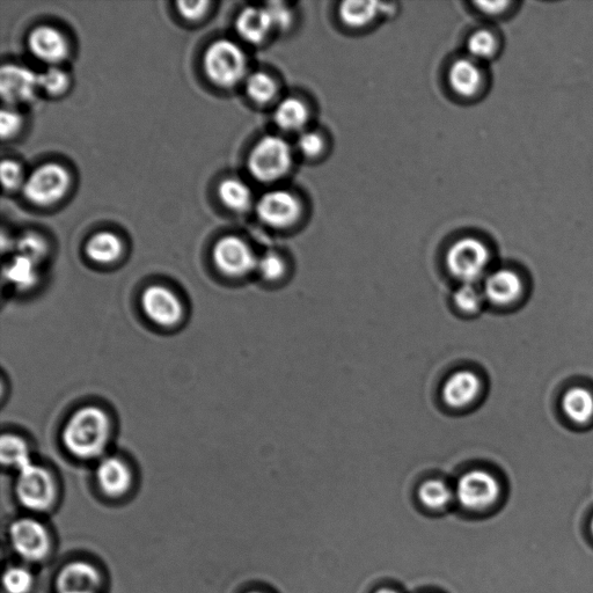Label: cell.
<instances>
[{
	"instance_id": "cell-24",
	"label": "cell",
	"mask_w": 593,
	"mask_h": 593,
	"mask_svg": "<svg viewBox=\"0 0 593 593\" xmlns=\"http://www.w3.org/2000/svg\"><path fill=\"white\" fill-rule=\"evenodd\" d=\"M219 199L226 208L234 212H246L253 203V193L245 182L238 179H226L218 187Z\"/></svg>"
},
{
	"instance_id": "cell-17",
	"label": "cell",
	"mask_w": 593,
	"mask_h": 593,
	"mask_svg": "<svg viewBox=\"0 0 593 593\" xmlns=\"http://www.w3.org/2000/svg\"><path fill=\"white\" fill-rule=\"evenodd\" d=\"M97 481L100 489L108 496L119 497L128 492L133 483V473L126 461L117 457H107L97 468Z\"/></svg>"
},
{
	"instance_id": "cell-7",
	"label": "cell",
	"mask_w": 593,
	"mask_h": 593,
	"mask_svg": "<svg viewBox=\"0 0 593 593\" xmlns=\"http://www.w3.org/2000/svg\"><path fill=\"white\" fill-rule=\"evenodd\" d=\"M500 496V483L489 472L474 470L461 475L457 481L455 499L467 510H486L492 507Z\"/></svg>"
},
{
	"instance_id": "cell-15",
	"label": "cell",
	"mask_w": 593,
	"mask_h": 593,
	"mask_svg": "<svg viewBox=\"0 0 593 593\" xmlns=\"http://www.w3.org/2000/svg\"><path fill=\"white\" fill-rule=\"evenodd\" d=\"M100 588L98 569L83 561L69 563L56 580L57 593H99Z\"/></svg>"
},
{
	"instance_id": "cell-39",
	"label": "cell",
	"mask_w": 593,
	"mask_h": 593,
	"mask_svg": "<svg viewBox=\"0 0 593 593\" xmlns=\"http://www.w3.org/2000/svg\"><path fill=\"white\" fill-rule=\"evenodd\" d=\"M210 4L208 0H200V2H186V0H183V2L178 3V11L187 20H199L206 16Z\"/></svg>"
},
{
	"instance_id": "cell-33",
	"label": "cell",
	"mask_w": 593,
	"mask_h": 593,
	"mask_svg": "<svg viewBox=\"0 0 593 593\" xmlns=\"http://www.w3.org/2000/svg\"><path fill=\"white\" fill-rule=\"evenodd\" d=\"M259 274L268 282L280 281L287 273V265L280 255L274 252H268L262 255L258 260V266H256Z\"/></svg>"
},
{
	"instance_id": "cell-10",
	"label": "cell",
	"mask_w": 593,
	"mask_h": 593,
	"mask_svg": "<svg viewBox=\"0 0 593 593\" xmlns=\"http://www.w3.org/2000/svg\"><path fill=\"white\" fill-rule=\"evenodd\" d=\"M302 206L288 190L275 189L263 195L256 204L260 221L275 229L288 228L298 221Z\"/></svg>"
},
{
	"instance_id": "cell-30",
	"label": "cell",
	"mask_w": 593,
	"mask_h": 593,
	"mask_svg": "<svg viewBox=\"0 0 593 593\" xmlns=\"http://www.w3.org/2000/svg\"><path fill=\"white\" fill-rule=\"evenodd\" d=\"M485 299L482 289L478 288L475 283L461 284L453 295L455 305L466 314L479 312Z\"/></svg>"
},
{
	"instance_id": "cell-3",
	"label": "cell",
	"mask_w": 593,
	"mask_h": 593,
	"mask_svg": "<svg viewBox=\"0 0 593 593\" xmlns=\"http://www.w3.org/2000/svg\"><path fill=\"white\" fill-rule=\"evenodd\" d=\"M292 165V150L282 137L268 135L254 145L248 170L260 182H274L287 174Z\"/></svg>"
},
{
	"instance_id": "cell-9",
	"label": "cell",
	"mask_w": 593,
	"mask_h": 593,
	"mask_svg": "<svg viewBox=\"0 0 593 593\" xmlns=\"http://www.w3.org/2000/svg\"><path fill=\"white\" fill-rule=\"evenodd\" d=\"M142 310L153 324L161 327L178 326L185 317L181 299L164 285H151L143 291Z\"/></svg>"
},
{
	"instance_id": "cell-14",
	"label": "cell",
	"mask_w": 593,
	"mask_h": 593,
	"mask_svg": "<svg viewBox=\"0 0 593 593\" xmlns=\"http://www.w3.org/2000/svg\"><path fill=\"white\" fill-rule=\"evenodd\" d=\"M481 379L471 370H460L446 379L442 388L444 404L452 409L470 407L481 393Z\"/></svg>"
},
{
	"instance_id": "cell-28",
	"label": "cell",
	"mask_w": 593,
	"mask_h": 593,
	"mask_svg": "<svg viewBox=\"0 0 593 593\" xmlns=\"http://www.w3.org/2000/svg\"><path fill=\"white\" fill-rule=\"evenodd\" d=\"M245 90L247 97L256 104H268L277 94L275 80L265 72H254L246 78Z\"/></svg>"
},
{
	"instance_id": "cell-13",
	"label": "cell",
	"mask_w": 593,
	"mask_h": 593,
	"mask_svg": "<svg viewBox=\"0 0 593 593\" xmlns=\"http://www.w3.org/2000/svg\"><path fill=\"white\" fill-rule=\"evenodd\" d=\"M29 51L39 61L50 67H57L69 56V45L65 36L51 26L35 27L28 36Z\"/></svg>"
},
{
	"instance_id": "cell-41",
	"label": "cell",
	"mask_w": 593,
	"mask_h": 593,
	"mask_svg": "<svg viewBox=\"0 0 593 593\" xmlns=\"http://www.w3.org/2000/svg\"><path fill=\"white\" fill-rule=\"evenodd\" d=\"M376 593H398L397 591L390 590V589H382L378 590Z\"/></svg>"
},
{
	"instance_id": "cell-18",
	"label": "cell",
	"mask_w": 593,
	"mask_h": 593,
	"mask_svg": "<svg viewBox=\"0 0 593 593\" xmlns=\"http://www.w3.org/2000/svg\"><path fill=\"white\" fill-rule=\"evenodd\" d=\"M236 29L241 39L252 45H260L275 31L267 7L250 6L240 12Z\"/></svg>"
},
{
	"instance_id": "cell-12",
	"label": "cell",
	"mask_w": 593,
	"mask_h": 593,
	"mask_svg": "<svg viewBox=\"0 0 593 593\" xmlns=\"http://www.w3.org/2000/svg\"><path fill=\"white\" fill-rule=\"evenodd\" d=\"M11 544L16 552L28 561H39L49 551V537L45 526L24 518L14 522L10 529Z\"/></svg>"
},
{
	"instance_id": "cell-31",
	"label": "cell",
	"mask_w": 593,
	"mask_h": 593,
	"mask_svg": "<svg viewBox=\"0 0 593 593\" xmlns=\"http://www.w3.org/2000/svg\"><path fill=\"white\" fill-rule=\"evenodd\" d=\"M69 85L68 73L58 67H49L39 75V89L53 97L67 92Z\"/></svg>"
},
{
	"instance_id": "cell-34",
	"label": "cell",
	"mask_w": 593,
	"mask_h": 593,
	"mask_svg": "<svg viewBox=\"0 0 593 593\" xmlns=\"http://www.w3.org/2000/svg\"><path fill=\"white\" fill-rule=\"evenodd\" d=\"M3 583L7 593H28L33 587V576L25 568L12 567L6 570Z\"/></svg>"
},
{
	"instance_id": "cell-20",
	"label": "cell",
	"mask_w": 593,
	"mask_h": 593,
	"mask_svg": "<svg viewBox=\"0 0 593 593\" xmlns=\"http://www.w3.org/2000/svg\"><path fill=\"white\" fill-rule=\"evenodd\" d=\"M87 258L99 265H111L123 253L122 240L115 233L104 231L95 233L85 245Z\"/></svg>"
},
{
	"instance_id": "cell-2",
	"label": "cell",
	"mask_w": 593,
	"mask_h": 593,
	"mask_svg": "<svg viewBox=\"0 0 593 593\" xmlns=\"http://www.w3.org/2000/svg\"><path fill=\"white\" fill-rule=\"evenodd\" d=\"M204 71L211 83L222 89H232L247 75V58L244 50L230 40L211 43L204 55Z\"/></svg>"
},
{
	"instance_id": "cell-35",
	"label": "cell",
	"mask_w": 593,
	"mask_h": 593,
	"mask_svg": "<svg viewBox=\"0 0 593 593\" xmlns=\"http://www.w3.org/2000/svg\"><path fill=\"white\" fill-rule=\"evenodd\" d=\"M0 174H2V183L5 190H14L23 188L26 181L23 166L17 161L4 159L2 166H0Z\"/></svg>"
},
{
	"instance_id": "cell-5",
	"label": "cell",
	"mask_w": 593,
	"mask_h": 593,
	"mask_svg": "<svg viewBox=\"0 0 593 593\" xmlns=\"http://www.w3.org/2000/svg\"><path fill=\"white\" fill-rule=\"evenodd\" d=\"M490 261L487 246L479 239L456 241L446 253V268L461 283H477L485 275Z\"/></svg>"
},
{
	"instance_id": "cell-11",
	"label": "cell",
	"mask_w": 593,
	"mask_h": 593,
	"mask_svg": "<svg viewBox=\"0 0 593 593\" xmlns=\"http://www.w3.org/2000/svg\"><path fill=\"white\" fill-rule=\"evenodd\" d=\"M39 89V75L16 64L3 65L0 70V95L4 104L13 107L27 104Z\"/></svg>"
},
{
	"instance_id": "cell-37",
	"label": "cell",
	"mask_w": 593,
	"mask_h": 593,
	"mask_svg": "<svg viewBox=\"0 0 593 593\" xmlns=\"http://www.w3.org/2000/svg\"><path fill=\"white\" fill-rule=\"evenodd\" d=\"M23 116L12 108H4L0 113V136L3 141L16 136L23 127Z\"/></svg>"
},
{
	"instance_id": "cell-23",
	"label": "cell",
	"mask_w": 593,
	"mask_h": 593,
	"mask_svg": "<svg viewBox=\"0 0 593 593\" xmlns=\"http://www.w3.org/2000/svg\"><path fill=\"white\" fill-rule=\"evenodd\" d=\"M5 280L20 290L34 287L39 280L38 263L17 254L4 268Z\"/></svg>"
},
{
	"instance_id": "cell-27",
	"label": "cell",
	"mask_w": 593,
	"mask_h": 593,
	"mask_svg": "<svg viewBox=\"0 0 593 593\" xmlns=\"http://www.w3.org/2000/svg\"><path fill=\"white\" fill-rule=\"evenodd\" d=\"M0 457L2 463L20 471L32 463L31 453L23 438L17 435H4L0 441Z\"/></svg>"
},
{
	"instance_id": "cell-4",
	"label": "cell",
	"mask_w": 593,
	"mask_h": 593,
	"mask_svg": "<svg viewBox=\"0 0 593 593\" xmlns=\"http://www.w3.org/2000/svg\"><path fill=\"white\" fill-rule=\"evenodd\" d=\"M71 177L67 168L60 164L41 165L29 174L23 186L28 202L39 207L53 206L67 195Z\"/></svg>"
},
{
	"instance_id": "cell-22",
	"label": "cell",
	"mask_w": 593,
	"mask_h": 593,
	"mask_svg": "<svg viewBox=\"0 0 593 593\" xmlns=\"http://www.w3.org/2000/svg\"><path fill=\"white\" fill-rule=\"evenodd\" d=\"M562 409L569 420L577 424L587 423L593 416V395L583 387L571 388L563 395Z\"/></svg>"
},
{
	"instance_id": "cell-16",
	"label": "cell",
	"mask_w": 593,
	"mask_h": 593,
	"mask_svg": "<svg viewBox=\"0 0 593 593\" xmlns=\"http://www.w3.org/2000/svg\"><path fill=\"white\" fill-rule=\"evenodd\" d=\"M521 278L512 270L500 269L488 275L483 283V296L489 303L505 306L516 302L522 294Z\"/></svg>"
},
{
	"instance_id": "cell-19",
	"label": "cell",
	"mask_w": 593,
	"mask_h": 593,
	"mask_svg": "<svg viewBox=\"0 0 593 593\" xmlns=\"http://www.w3.org/2000/svg\"><path fill=\"white\" fill-rule=\"evenodd\" d=\"M448 79L453 91L461 97L470 98L480 90L482 73L477 63L460 58L451 65Z\"/></svg>"
},
{
	"instance_id": "cell-25",
	"label": "cell",
	"mask_w": 593,
	"mask_h": 593,
	"mask_svg": "<svg viewBox=\"0 0 593 593\" xmlns=\"http://www.w3.org/2000/svg\"><path fill=\"white\" fill-rule=\"evenodd\" d=\"M380 6L372 2H344L340 5V18L344 25L353 28L368 26L378 16Z\"/></svg>"
},
{
	"instance_id": "cell-32",
	"label": "cell",
	"mask_w": 593,
	"mask_h": 593,
	"mask_svg": "<svg viewBox=\"0 0 593 593\" xmlns=\"http://www.w3.org/2000/svg\"><path fill=\"white\" fill-rule=\"evenodd\" d=\"M496 47L495 36L485 31V29L474 32L467 41L468 53L477 60H487V58L492 57L495 54Z\"/></svg>"
},
{
	"instance_id": "cell-8",
	"label": "cell",
	"mask_w": 593,
	"mask_h": 593,
	"mask_svg": "<svg viewBox=\"0 0 593 593\" xmlns=\"http://www.w3.org/2000/svg\"><path fill=\"white\" fill-rule=\"evenodd\" d=\"M212 258L219 272L234 278L254 272L259 260L252 247L236 236L219 239L212 252Z\"/></svg>"
},
{
	"instance_id": "cell-29",
	"label": "cell",
	"mask_w": 593,
	"mask_h": 593,
	"mask_svg": "<svg viewBox=\"0 0 593 593\" xmlns=\"http://www.w3.org/2000/svg\"><path fill=\"white\" fill-rule=\"evenodd\" d=\"M16 250L18 254L26 256L39 265L47 258L49 247L47 241L40 234L27 232L16 240Z\"/></svg>"
},
{
	"instance_id": "cell-6",
	"label": "cell",
	"mask_w": 593,
	"mask_h": 593,
	"mask_svg": "<svg viewBox=\"0 0 593 593\" xmlns=\"http://www.w3.org/2000/svg\"><path fill=\"white\" fill-rule=\"evenodd\" d=\"M17 495L27 509L45 511L56 497V483L45 467L33 463L21 468L17 481Z\"/></svg>"
},
{
	"instance_id": "cell-1",
	"label": "cell",
	"mask_w": 593,
	"mask_h": 593,
	"mask_svg": "<svg viewBox=\"0 0 593 593\" xmlns=\"http://www.w3.org/2000/svg\"><path fill=\"white\" fill-rule=\"evenodd\" d=\"M112 435V420L104 409L86 406L71 415L62 438L72 456L91 460L104 455Z\"/></svg>"
},
{
	"instance_id": "cell-42",
	"label": "cell",
	"mask_w": 593,
	"mask_h": 593,
	"mask_svg": "<svg viewBox=\"0 0 593 593\" xmlns=\"http://www.w3.org/2000/svg\"><path fill=\"white\" fill-rule=\"evenodd\" d=\"M590 530H591V533H592V536H593V517H592L591 523H590Z\"/></svg>"
},
{
	"instance_id": "cell-21",
	"label": "cell",
	"mask_w": 593,
	"mask_h": 593,
	"mask_svg": "<svg viewBox=\"0 0 593 593\" xmlns=\"http://www.w3.org/2000/svg\"><path fill=\"white\" fill-rule=\"evenodd\" d=\"M309 120V109L302 100L287 98L278 104L274 113V121L278 128L288 133H303V129Z\"/></svg>"
},
{
	"instance_id": "cell-43",
	"label": "cell",
	"mask_w": 593,
	"mask_h": 593,
	"mask_svg": "<svg viewBox=\"0 0 593 593\" xmlns=\"http://www.w3.org/2000/svg\"><path fill=\"white\" fill-rule=\"evenodd\" d=\"M251 593H261V592H251Z\"/></svg>"
},
{
	"instance_id": "cell-38",
	"label": "cell",
	"mask_w": 593,
	"mask_h": 593,
	"mask_svg": "<svg viewBox=\"0 0 593 593\" xmlns=\"http://www.w3.org/2000/svg\"><path fill=\"white\" fill-rule=\"evenodd\" d=\"M266 7L270 13V17H272L274 29L285 31V29L291 26L294 18H292V12L287 5L283 3H270Z\"/></svg>"
},
{
	"instance_id": "cell-40",
	"label": "cell",
	"mask_w": 593,
	"mask_h": 593,
	"mask_svg": "<svg viewBox=\"0 0 593 593\" xmlns=\"http://www.w3.org/2000/svg\"><path fill=\"white\" fill-rule=\"evenodd\" d=\"M509 5L508 2H479L480 10L488 14H499Z\"/></svg>"
},
{
	"instance_id": "cell-26",
	"label": "cell",
	"mask_w": 593,
	"mask_h": 593,
	"mask_svg": "<svg viewBox=\"0 0 593 593\" xmlns=\"http://www.w3.org/2000/svg\"><path fill=\"white\" fill-rule=\"evenodd\" d=\"M419 500L430 510H442L455 499V492L442 480H429L419 488Z\"/></svg>"
},
{
	"instance_id": "cell-36",
	"label": "cell",
	"mask_w": 593,
	"mask_h": 593,
	"mask_svg": "<svg viewBox=\"0 0 593 593\" xmlns=\"http://www.w3.org/2000/svg\"><path fill=\"white\" fill-rule=\"evenodd\" d=\"M297 149L304 157L316 158L324 151V139L316 131H303L297 139Z\"/></svg>"
}]
</instances>
